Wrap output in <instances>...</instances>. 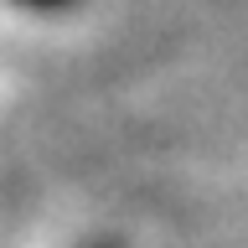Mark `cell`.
<instances>
[{"label":"cell","mask_w":248,"mask_h":248,"mask_svg":"<svg viewBox=\"0 0 248 248\" xmlns=\"http://www.w3.org/2000/svg\"><path fill=\"white\" fill-rule=\"evenodd\" d=\"M21 5H36V11H57V5H67V0H21Z\"/></svg>","instance_id":"obj_1"}]
</instances>
